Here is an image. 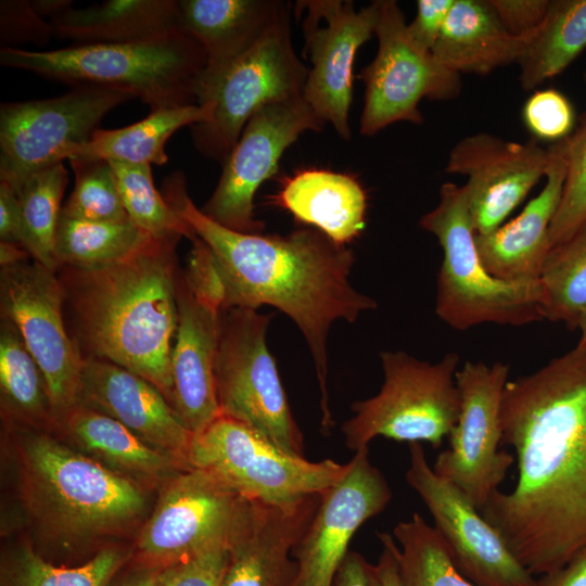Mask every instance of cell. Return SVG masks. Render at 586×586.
<instances>
[{
  "instance_id": "20",
  "label": "cell",
  "mask_w": 586,
  "mask_h": 586,
  "mask_svg": "<svg viewBox=\"0 0 586 586\" xmlns=\"http://www.w3.org/2000/svg\"><path fill=\"white\" fill-rule=\"evenodd\" d=\"M549 163V149L534 138L520 143L479 132L454 145L445 170L468 177L463 187L472 226L475 234H486L504 225Z\"/></svg>"
},
{
  "instance_id": "9",
  "label": "cell",
  "mask_w": 586,
  "mask_h": 586,
  "mask_svg": "<svg viewBox=\"0 0 586 586\" xmlns=\"http://www.w3.org/2000/svg\"><path fill=\"white\" fill-rule=\"evenodd\" d=\"M291 7L283 1L268 31L200 97L198 104L209 105L212 114L190 128L203 156L222 164L262 106L303 95L308 68L292 44Z\"/></svg>"
},
{
  "instance_id": "26",
  "label": "cell",
  "mask_w": 586,
  "mask_h": 586,
  "mask_svg": "<svg viewBox=\"0 0 586 586\" xmlns=\"http://www.w3.org/2000/svg\"><path fill=\"white\" fill-rule=\"evenodd\" d=\"M524 48L525 41L504 27L489 0H455L432 53L459 75H487L518 62Z\"/></svg>"
},
{
  "instance_id": "8",
  "label": "cell",
  "mask_w": 586,
  "mask_h": 586,
  "mask_svg": "<svg viewBox=\"0 0 586 586\" xmlns=\"http://www.w3.org/2000/svg\"><path fill=\"white\" fill-rule=\"evenodd\" d=\"M271 314L233 307L220 313L215 381L220 413L257 431L284 451L304 457L277 364L266 341Z\"/></svg>"
},
{
  "instance_id": "3",
  "label": "cell",
  "mask_w": 586,
  "mask_h": 586,
  "mask_svg": "<svg viewBox=\"0 0 586 586\" xmlns=\"http://www.w3.org/2000/svg\"><path fill=\"white\" fill-rule=\"evenodd\" d=\"M179 240L151 238L128 257L105 267L56 270L74 318V341L82 356L141 375L171 406L170 356L180 270L175 249Z\"/></svg>"
},
{
  "instance_id": "5",
  "label": "cell",
  "mask_w": 586,
  "mask_h": 586,
  "mask_svg": "<svg viewBox=\"0 0 586 586\" xmlns=\"http://www.w3.org/2000/svg\"><path fill=\"white\" fill-rule=\"evenodd\" d=\"M419 224L443 250L435 311L449 327L466 330L485 322L521 327L544 319L540 280L508 282L484 268L463 186L442 184L437 205Z\"/></svg>"
},
{
  "instance_id": "35",
  "label": "cell",
  "mask_w": 586,
  "mask_h": 586,
  "mask_svg": "<svg viewBox=\"0 0 586 586\" xmlns=\"http://www.w3.org/2000/svg\"><path fill=\"white\" fill-rule=\"evenodd\" d=\"M0 386L5 406L29 421L54 420L44 375L17 328L0 323Z\"/></svg>"
},
{
  "instance_id": "27",
  "label": "cell",
  "mask_w": 586,
  "mask_h": 586,
  "mask_svg": "<svg viewBox=\"0 0 586 586\" xmlns=\"http://www.w3.org/2000/svg\"><path fill=\"white\" fill-rule=\"evenodd\" d=\"M277 202L297 220L337 244L347 245L366 226V192L346 174L324 169L300 171L284 183Z\"/></svg>"
},
{
  "instance_id": "34",
  "label": "cell",
  "mask_w": 586,
  "mask_h": 586,
  "mask_svg": "<svg viewBox=\"0 0 586 586\" xmlns=\"http://www.w3.org/2000/svg\"><path fill=\"white\" fill-rule=\"evenodd\" d=\"M544 319L577 328L586 307V221L548 252L540 273Z\"/></svg>"
},
{
  "instance_id": "11",
  "label": "cell",
  "mask_w": 586,
  "mask_h": 586,
  "mask_svg": "<svg viewBox=\"0 0 586 586\" xmlns=\"http://www.w3.org/2000/svg\"><path fill=\"white\" fill-rule=\"evenodd\" d=\"M133 99L106 88L79 86L60 97L2 102L0 182L15 192L31 175L58 163L90 140L104 116Z\"/></svg>"
},
{
  "instance_id": "30",
  "label": "cell",
  "mask_w": 586,
  "mask_h": 586,
  "mask_svg": "<svg viewBox=\"0 0 586 586\" xmlns=\"http://www.w3.org/2000/svg\"><path fill=\"white\" fill-rule=\"evenodd\" d=\"M55 422L81 448L127 474L160 477L174 472L175 457L146 444L117 420L77 404Z\"/></svg>"
},
{
  "instance_id": "48",
  "label": "cell",
  "mask_w": 586,
  "mask_h": 586,
  "mask_svg": "<svg viewBox=\"0 0 586 586\" xmlns=\"http://www.w3.org/2000/svg\"><path fill=\"white\" fill-rule=\"evenodd\" d=\"M0 242L18 244L24 247L23 222L17 194L4 182H0Z\"/></svg>"
},
{
  "instance_id": "15",
  "label": "cell",
  "mask_w": 586,
  "mask_h": 586,
  "mask_svg": "<svg viewBox=\"0 0 586 586\" xmlns=\"http://www.w3.org/2000/svg\"><path fill=\"white\" fill-rule=\"evenodd\" d=\"M322 122L303 95L262 106L244 126L222 163L218 183L200 208L230 230L259 234L265 225L256 219L254 196L277 173L284 151L305 131H320Z\"/></svg>"
},
{
  "instance_id": "56",
  "label": "cell",
  "mask_w": 586,
  "mask_h": 586,
  "mask_svg": "<svg viewBox=\"0 0 586 586\" xmlns=\"http://www.w3.org/2000/svg\"><path fill=\"white\" fill-rule=\"evenodd\" d=\"M156 586V585H155Z\"/></svg>"
},
{
  "instance_id": "24",
  "label": "cell",
  "mask_w": 586,
  "mask_h": 586,
  "mask_svg": "<svg viewBox=\"0 0 586 586\" xmlns=\"http://www.w3.org/2000/svg\"><path fill=\"white\" fill-rule=\"evenodd\" d=\"M546 183L511 221L486 234H475L480 259L489 275L508 282L540 280L551 249L549 229L560 204L568 167V138L549 148Z\"/></svg>"
},
{
  "instance_id": "41",
  "label": "cell",
  "mask_w": 586,
  "mask_h": 586,
  "mask_svg": "<svg viewBox=\"0 0 586 586\" xmlns=\"http://www.w3.org/2000/svg\"><path fill=\"white\" fill-rule=\"evenodd\" d=\"M522 118L534 139L561 141L572 135L575 112L570 100L556 89L534 92L524 103Z\"/></svg>"
},
{
  "instance_id": "32",
  "label": "cell",
  "mask_w": 586,
  "mask_h": 586,
  "mask_svg": "<svg viewBox=\"0 0 586 586\" xmlns=\"http://www.w3.org/2000/svg\"><path fill=\"white\" fill-rule=\"evenodd\" d=\"M151 238L131 220L88 221L69 218L61 213L55 234L54 259L58 269H98L128 257Z\"/></svg>"
},
{
  "instance_id": "50",
  "label": "cell",
  "mask_w": 586,
  "mask_h": 586,
  "mask_svg": "<svg viewBox=\"0 0 586 586\" xmlns=\"http://www.w3.org/2000/svg\"><path fill=\"white\" fill-rule=\"evenodd\" d=\"M378 537L382 545V552L377 563L382 577V585L402 586L397 560V543L393 535L387 533H379Z\"/></svg>"
},
{
  "instance_id": "29",
  "label": "cell",
  "mask_w": 586,
  "mask_h": 586,
  "mask_svg": "<svg viewBox=\"0 0 586 586\" xmlns=\"http://www.w3.org/2000/svg\"><path fill=\"white\" fill-rule=\"evenodd\" d=\"M209 105L191 104L151 111L143 119L117 129H97L90 140L69 148L65 160H104L130 164L164 165L165 145L186 126L207 122Z\"/></svg>"
},
{
  "instance_id": "53",
  "label": "cell",
  "mask_w": 586,
  "mask_h": 586,
  "mask_svg": "<svg viewBox=\"0 0 586 586\" xmlns=\"http://www.w3.org/2000/svg\"><path fill=\"white\" fill-rule=\"evenodd\" d=\"M160 570L142 566L118 586H155Z\"/></svg>"
},
{
  "instance_id": "46",
  "label": "cell",
  "mask_w": 586,
  "mask_h": 586,
  "mask_svg": "<svg viewBox=\"0 0 586 586\" xmlns=\"http://www.w3.org/2000/svg\"><path fill=\"white\" fill-rule=\"evenodd\" d=\"M455 0H419L417 13L406 30L419 48L432 52Z\"/></svg>"
},
{
  "instance_id": "31",
  "label": "cell",
  "mask_w": 586,
  "mask_h": 586,
  "mask_svg": "<svg viewBox=\"0 0 586 586\" xmlns=\"http://www.w3.org/2000/svg\"><path fill=\"white\" fill-rule=\"evenodd\" d=\"M586 48V0H550L546 16L518 60L531 91L563 72Z\"/></svg>"
},
{
  "instance_id": "39",
  "label": "cell",
  "mask_w": 586,
  "mask_h": 586,
  "mask_svg": "<svg viewBox=\"0 0 586 586\" xmlns=\"http://www.w3.org/2000/svg\"><path fill=\"white\" fill-rule=\"evenodd\" d=\"M75 186L62 215L88 221L124 222L130 218L124 207L115 175L104 160H68Z\"/></svg>"
},
{
  "instance_id": "47",
  "label": "cell",
  "mask_w": 586,
  "mask_h": 586,
  "mask_svg": "<svg viewBox=\"0 0 586 586\" xmlns=\"http://www.w3.org/2000/svg\"><path fill=\"white\" fill-rule=\"evenodd\" d=\"M332 586H383L378 564L370 563L361 553L348 551Z\"/></svg>"
},
{
  "instance_id": "51",
  "label": "cell",
  "mask_w": 586,
  "mask_h": 586,
  "mask_svg": "<svg viewBox=\"0 0 586 586\" xmlns=\"http://www.w3.org/2000/svg\"><path fill=\"white\" fill-rule=\"evenodd\" d=\"M31 3L36 11L48 21L73 8L71 0H34Z\"/></svg>"
},
{
  "instance_id": "4",
  "label": "cell",
  "mask_w": 586,
  "mask_h": 586,
  "mask_svg": "<svg viewBox=\"0 0 586 586\" xmlns=\"http://www.w3.org/2000/svg\"><path fill=\"white\" fill-rule=\"evenodd\" d=\"M0 64L72 87L122 91L156 111L198 104L206 56L199 41L181 28L137 42L44 51L1 48Z\"/></svg>"
},
{
  "instance_id": "54",
  "label": "cell",
  "mask_w": 586,
  "mask_h": 586,
  "mask_svg": "<svg viewBox=\"0 0 586 586\" xmlns=\"http://www.w3.org/2000/svg\"><path fill=\"white\" fill-rule=\"evenodd\" d=\"M581 331V339L578 342H581L586 347V307L581 313L578 320H577V328Z\"/></svg>"
},
{
  "instance_id": "43",
  "label": "cell",
  "mask_w": 586,
  "mask_h": 586,
  "mask_svg": "<svg viewBox=\"0 0 586 586\" xmlns=\"http://www.w3.org/2000/svg\"><path fill=\"white\" fill-rule=\"evenodd\" d=\"M228 543L217 545L160 570L156 586H221Z\"/></svg>"
},
{
  "instance_id": "37",
  "label": "cell",
  "mask_w": 586,
  "mask_h": 586,
  "mask_svg": "<svg viewBox=\"0 0 586 586\" xmlns=\"http://www.w3.org/2000/svg\"><path fill=\"white\" fill-rule=\"evenodd\" d=\"M127 555L106 548L77 565H56L24 547L2 565V586H109L127 561Z\"/></svg>"
},
{
  "instance_id": "28",
  "label": "cell",
  "mask_w": 586,
  "mask_h": 586,
  "mask_svg": "<svg viewBox=\"0 0 586 586\" xmlns=\"http://www.w3.org/2000/svg\"><path fill=\"white\" fill-rule=\"evenodd\" d=\"M49 22L55 37L74 44L137 42L182 28L179 0H107Z\"/></svg>"
},
{
  "instance_id": "38",
  "label": "cell",
  "mask_w": 586,
  "mask_h": 586,
  "mask_svg": "<svg viewBox=\"0 0 586 586\" xmlns=\"http://www.w3.org/2000/svg\"><path fill=\"white\" fill-rule=\"evenodd\" d=\"M110 164L124 207L138 228L156 239L194 238L191 226L171 208L156 189L152 165L116 161H110Z\"/></svg>"
},
{
  "instance_id": "16",
  "label": "cell",
  "mask_w": 586,
  "mask_h": 586,
  "mask_svg": "<svg viewBox=\"0 0 586 586\" xmlns=\"http://www.w3.org/2000/svg\"><path fill=\"white\" fill-rule=\"evenodd\" d=\"M408 485L434 520L457 569L476 586H536L500 534L453 483L429 464L421 443L409 444Z\"/></svg>"
},
{
  "instance_id": "22",
  "label": "cell",
  "mask_w": 586,
  "mask_h": 586,
  "mask_svg": "<svg viewBox=\"0 0 586 586\" xmlns=\"http://www.w3.org/2000/svg\"><path fill=\"white\" fill-rule=\"evenodd\" d=\"M78 404L117 420L146 444L189 466L193 434L164 394L141 375L84 356Z\"/></svg>"
},
{
  "instance_id": "40",
  "label": "cell",
  "mask_w": 586,
  "mask_h": 586,
  "mask_svg": "<svg viewBox=\"0 0 586 586\" xmlns=\"http://www.w3.org/2000/svg\"><path fill=\"white\" fill-rule=\"evenodd\" d=\"M586 221V113L568 137V167L559 207L549 229L551 247Z\"/></svg>"
},
{
  "instance_id": "36",
  "label": "cell",
  "mask_w": 586,
  "mask_h": 586,
  "mask_svg": "<svg viewBox=\"0 0 586 586\" xmlns=\"http://www.w3.org/2000/svg\"><path fill=\"white\" fill-rule=\"evenodd\" d=\"M402 586H476L455 565L434 526L413 513L393 530Z\"/></svg>"
},
{
  "instance_id": "45",
  "label": "cell",
  "mask_w": 586,
  "mask_h": 586,
  "mask_svg": "<svg viewBox=\"0 0 586 586\" xmlns=\"http://www.w3.org/2000/svg\"><path fill=\"white\" fill-rule=\"evenodd\" d=\"M550 0H489L504 27L525 42L535 34Z\"/></svg>"
},
{
  "instance_id": "52",
  "label": "cell",
  "mask_w": 586,
  "mask_h": 586,
  "mask_svg": "<svg viewBox=\"0 0 586 586\" xmlns=\"http://www.w3.org/2000/svg\"><path fill=\"white\" fill-rule=\"evenodd\" d=\"M31 259L29 253L21 245L0 242V265L9 266Z\"/></svg>"
},
{
  "instance_id": "10",
  "label": "cell",
  "mask_w": 586,
  "mask_h": 586,
  "mask_svg": "<svg viewBox=\"0 0 586 586\" xmlns=\"http://www.w3.org/2000/svg\"><path fill=\"white\" fill-rule=\"evenodd\" d=\"M24 448L36 497L68 532H107L142 512L145 500L139 488L102 463L46 434H31Z\"/></svg>"
},
{
  "instance_id": "13",
  "label": "cell",
  "mask_w": 586,
  "mask_h": 586,
  "mask_svg": "<svg viewBox=\"0 0 586 586\" xmlns=\"http://www.w3.org/2000/svg\"><path fill=\"white\" fill-rule=\"evenodd\" d=\"M65 293L56 273L35 260L1 267V317L21 333L40 367L54 421L78 404L84 356L65 327Z\"/></svg>"
},
{
  "instance_id": "2",
  "label": "cell",
  "mask_w": 586,
  "mask_h": 586,
  "mask_svg": "<svg viewBox=\"0 0 586 586\" xmlns=\"http://www.w3.org/2000/svg\"><path fill=\"white\" fill-rule=\"evenodd\" d=\"M162 194L211 249L225 285V310H257L269 305L284 313L303 333L319 385L321 426L329 432L333 425L328 392L330 328L340 319L353 323L377 307L373 298L349 281L354 252L316 228L268 235L220 226L192 202L182 171L164 180Z\"/></svg>"
},
{
  "instance_id": "1",
  "label": "cell",
  "mask_w": 586,
  "mask_h": 586,
  "mask_svg": "<svg viewBox=\"0 0 586 586\" xmlns=\"http://www.w3.org/2000/svg\"><path fill=\"white\" fill-rule=\"evenodd\" d=\"M501 445L518 475L480 510L535 577L559 570L586 547V347L508 381L500 404Z\"/></svg>"
},
{
  "instance_id": "17",
  "label": "cell",
  "mask_w": 586,
  "mask_h": 586,
  "mask_svg": "<svg viewBox=\"0 0 586 586\" xmlns=\"http://www.w3.org/2000/svg\"><path fill=\"white\" fill-rule=\"evenodd\" d=\"M305 16V52L311 67L303 97L318 117L330 123L336 133L349 140L348 113L353 100L354 62L358 49L375 35L379 0L360 10L346 0L297 1L295 13Z\"/></svg>"
},
{
  "instance_id": "21",
  "label": "cell",
  "mask_w": 586,
  "mask_h": 586,
  "mask_svg": "<svg viewBox=\"0 0 586 586\" xmlns=\"http://www.w3.org/2000/svg\"><path fill=\"white\" fill-rule=\"evenodd\" d=\"M319 501L320 494L286 506L240 497L221 586H290L296 570L293 550Z\"/></svg>"
},
{
  "instance_id": "33",
  "label": "cell",
  "mask_w": 586,
  "mask_h": 586,
  "mask_svg": "<svg viewBox=\"0 0 586 586\" xmlns=\"http://www.w3.org/2000/svg\"><path fill=\"white\" fill-rule=\"evenodd\" d=\"M67 182V169L63 163H58L31 175L16 192L23 222V245L33 260L52 271L58 270L54 243Z\"/></svg>"
},
{
  "instance_id": "25",
  "label": "cell",
  "mask_w": 586,
  "mask_h": 586,
  "mask_svg": "<svg viewBox=\"0 0 586 586\" xmlns=\"http://www.w3.org/2000/svg\"><path fill=\"white\" fill-rule=\"evenodd\" d=\"M281 0H179L182 28L202 46L200 97L268 31Z\"/></svg>"
},
{
  "instance_id": "12",
  "label": "cell",
  "mask_w": 586,
  "mask_h": 586,
  "mask_svg": "<svg viewBox=\"0 0 586 586\" xmlns=\"http://www.w3.org/2000/svg\"><path fill=\"white\" fill-rule=\"evenodd\" d=\"M379 2L378 51L358 75L365 84L359 123L362 136H374L396 122L421 124V100H453L460 94L462 87L459 74L410 40L397 2Z\"/></svg>"
},
{
  "instance_id": "55",
  "label": "cell",
  "mask_w": 586,
  "mask_h": 586,
  "mask_svg": "<svg viewBox=\"0 0 586 586\" xmlns=\"http://www.w3.org/2000/svg\"><path fill=\"white\" fill-rule=\"evenodd\" d=\"M585 85H586V73H585Z\"/></svg>"
},
{
  "instance_id": "18",
  "label": "cell",
  "mask_w": 586,
  "mask_h": 586,
  "mask_svg": "<svg viewBox=\"0 0 586 586\" xmlns=\"http://www.w3.org/2000/svg\"><path fill=\"white\" fill-rule=\"evenodd\" d=\"M391 499V487L371 463L369 448L355 451L339 481L320 494L316 513L293 550L296 570L290 586H332L357 530Z\"/></svg>"
},
{
  "instance_id": "7",
  "label": "cell",
  "mask_w": 586,
  "mask_h": 586,
  "mask_svg": "<svg viewBox=\"0 0 586 586\" xmlns=\"http://www.w3.org/2000/svg\"><path fill=\"white\" fill-rule=\"evenodd\" d=\"M188 463L243 498L286 506L321 494L346 464L289 454L249 425L225 415L194 434Z\"/></svg>"
},
{
  "instance_id": "23",
  "label": "cell",
  "mask_w": 586,
  "mask_h": 586,
  "mask_svg": "<svg viewBox=\"0 0 586 586\" xmlns=\"http://www.w3.org/2000/svg\"><path fill=\"white\" fill-rule=\"evenodd\" d=\"M177 305L178 322L170 356L173 406L194 435L221 415L215 381L220 313L191 294L182 270L177 278Z\"/></svg>"
},
{
  "instance_id": "42",
  "label": "cell",
  "mask_w": 586,
  "mask_h": 586,
  "mask_svg": "<svg viewBox=\"0 0 586 586\" xmlns=\"http://www.w3.org/2000/svg\"><path fill=\"white\" fill-rule=\"evenodd\" d=\"M53 36L50 22L36 11L31 1H0L1 48L27 43L44 47Z\"/></svg>"
},
{
  "instance_id": "14",
  "label": "cell",
  "mask_w": 586,
  "mask_h": 586,
  "mask_svg": "<svg viewBox=\"0 0 586 586\" xmlns=\"http://www.w3.org/2000/svg\"><path fill=\"white\" fill-rule=\"evenodd\" d=\"M509 368L466 361L456 372L460 396L457 423L433 464L434 472L457 486L481 510L499 489L514 456L500 450V404Z\"/></svg>"
},
{
  "instance_id": "19",
  "label": "cell",
  "mask_w": 586,
  "mask_h": 586,
  "mask_svg": "<svg viewBox=\"0 0 586 586\" xmlns=\"http://www.w3.org/2000/svg\"><path fill=\"white\" fill-rule=\"evenodd\" d=\"M239 499L203 470L178 473L138 540L142 566L162 570L228 543Z\"/></svg>"
},
{
  "instance_id": "6",
  "label": "cell",
  "mask_w": 586,
  "mask_h": 586,
  "mask_svg": "<svg viewBox=\"0 0 586 586\" xmlns=\"http://www.w3.org/2000/svg\"><path fill=\"white\" fill-rule=\"evenodd\" d=\"M384 382L380 392L352 405L342 424L346 446L357 451L383 436L396 442H426L438 448L457 423L460 396L456 384L459 355L440 361L419 360L405 352L380 354Z\"/></svg>"
},
{
  "instance_id": "49",
  "label": "cell",
  "mask_w": 586,
  "mask_h": 586,
  "mask_svg": "<svg viewBox=\"0 0 586 586\" xmlns=\"http://www.w3.org/2000/svg\"><path fill=\"white\" fill-rule=\"evenodd\" d=\"M536 586H586V547L559 570L537 577Z\"/></svg>"
},
{
  "instance_id": "44",
  "label": "cell",
  "mask_w": 586,
  "mask_h": 586,
  "mask_svg": "<svg viewBox=\"0 0 586 586\" xmlns=\"http://www.w3.org/2000/svg\"><path fill=\"white\" fill-rule=\"evenodd\" d=\"M192 247L187 267L182 270L184 283L191 294L216 313L226 308V292L222 278L211 249L196 235L191 240Z\"/></svg>"
}]
</instances>
